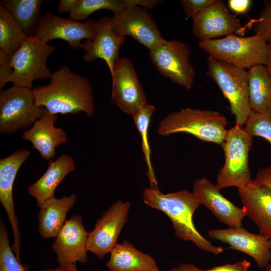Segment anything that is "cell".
Returning <instances> with one entry per match:
<instances>
[{
  "label": "cell",
  "instance_id": "obj_34",
  "mask_svg": "<svg viewBox=\"0 0 271 271\" xmlns=\"http://www.w3.org/2000/svg\"><path fill=\"white\" fill-rule=\"evenodd\" d=\"M250 265V261L243 259L234 263L216 266L206 270L201 269V271H248Z\"/></svg>",
  "mask_w": 271,
  "mask_h": 271
},
{
  "label": "cell",
  "instance_id": "obj_36",
  "mask_svg": "<svg viewBox=\"0 0 271 271\" xmlns=\"http://www.w3.org/2000/svg\"><path fill=\"white\" fill-rule=\"evenodd\" d=\"M251 4L250 0H229V8L236 14H244L248 10Z\"/></svg>",
  "mask_w": 271,
  "mask_h": 271
},
{
  "label": "cell",
  "instance_id": "obj_16",
  "mask_svg": "<svg viewBox=\"0 0 271 271\" xmlns=\"http://www.w3.org/2000/svg\"><path fill=\"white\" fill-rule=\"evenodd\" d=\"M30 155V151L21 149L0 160V202L6 211L13 230L14 241L12 249L20 261L21 235L15 211L13 186L18 171Z\"/></svg>",
  "mask_w": 271,
  "mask_h": 271
},
{
  "label": "cell",
  "instance_id": "obj_5",
  "mask_svg": "<svg viewBox=\"0 0 271 271\" xmlns=\"http://www.w3.org/2000/svg\"><path fill=\"white\" fill-rule=\"evenodd\" d=\"M206 75L218 85L230 104L235 125L243 127L251 111L248 70L209 56Z\"/></svg>",
  "mask_w": 271,
  "mask_h": 271
},
{
  "label": "cell",
  "instance_id": "obj_12",
  "mask_svg": "<svg viewBox=\"0 0 271 271\" xmlns=\"http://www.w3.org/2000/svg\"><path fill=\"white\" fill-rule=\"evenodd\" d=\"M111 76V99L122 111L132 116L147 101L131 61L119 58Z\"/></svg>",
  "mask_w": 271,
  "mask_h": 271
},
{
  "label": "cell",
  "instance_id": "obj_27",
  "mask_svg": "<svg viewBox=\"0 0 271 271\" xmlns=\"http://www.w3.org/2000/svg\"><path fill=\"white\" fill-rule=\"evenodd\" d=\"M142 0H73L69 18L75 21L86 20L93 13L108 10L115 14L130 6L141 7Z\"/></svg>",
  "mask_w": 271,
  "mask_h": 271
},
{
  "label": "cell",
  "instance_id": "obj_28",
  "mask_svg": "<svg viewBox=\"0 0 271 271\" xmlns=\"http://www.w3.org/2000/svg\"><path fill=\"white\" fill-rule=\"evenodd\" d=\"M27 37L14 17L0 5V48L11 56Z\"/></svg>",
  "mask_w": 271,
  "mask_h": 271
},
{
  "label": "cell",
  "instance_id": "obj_40",
  "mask_svg": "<svg viewBox=\"0 0 271 271\" xmlns=\"http://www.w3.org/2000/svg\"><path fill=\"white\" fill-rule=\"evenodd\" d=\"M268 46V54H267V62L265 65V66L267 68V70L271 76V40H269L267 42Z\"/></svg>",
  "mask_w": 271,
  "mask_h": 271
},
{
  "label": "cell",
  "instance_id": "obj_1",
  "mask_svg": "<svg viewBox=\"0 0 271 271\" xmlns=\"http://www.w3.org/2000/svg\"><path fill=\"white\" fill-rule=\"evenodd\" d=\"M37 105L53 114H77L87 117L95 112L92 87L89 80L72 72L67 65L52 74L50 83L33 89Z\"/></svg>",
  "mask_w": 271,
  "mask_h": 271
},
{
  "label": "cell",
  "instance_id": "obj_26",
  "mask_svg": "<svg viewBox=\"0 0 271 271\" xmlns=\"http://www.w3.org/2000/svg\"><path fill=\"white\" fill-rule=\"evenodd\" d=\"M43 0H3L1 5L10 12L28 37H35Z\"/></svg>",
  "mask_w": 271,
  "mask_h": 271
},
{
  "label": "cell",
  "instance_id": "obj_18",
  "mask_svg": "<svg viewBox=\"0 0 271 271\" xmlns=\"http://www.w3.org/2000/svg\"><path fill=\"white\" fill-rule=\"evenodd\" d=\"M192 189L200 204L210 210L218 221L230 228L242 226V220L246 216L244 209L224 197L208 178L203 177L195 180Z\"/></svg>",
  "mask_w": 271,
  "mask_h": 271
},
{
  "label": "cell",
  "instance_id": "obj_37",
  "mask_svg": "<svg viewBox=\"0 0 271 271\" xmlns=\"http://www.w3.org/2000/svg\"><path fill=\"white\" fill-rule=\"evenodd\" d=\"M169 271H201V269L193 264L182 263L172 267Z\"/></svg>",
  "mask_w": 271,
  "mask_h": 271
},
{
  "label": "cell",
  "instance_id": "obj_8",
  "mask_svg": "<svg viewBox=\"0 0 271 271\" xmlns=\"http://www.w3.org/2000/svg\"><path fill=\"white\" fill-rule=\"evenodd\" d=\"M44 109L37 105L32 88L13 85L1 89V133L9 135L30 127L42 116Z\"/></svg>",
  "mask_w": 271,
  "mask_h": 271
},
{
  "label": "cell",
  "instance_id": "obj_15",
  "mask_svg": "<svg viewBox=\"0 0 271 271\" xmlns=\"http://www.w3.org/2000/svg\"><path fill=\"white\" fill-rule=\"evenodd\" d=\"M207 235L211 238L228 244V248L249 255L260 268L265 267L271 260V238L260 233H251L241 226L211 229Z\"/></svg>",
  "mask_w": 271,
  "mask_h": 271
},
{
  "label": "cell",
  "instance_id": "obj_25",
  "mask_svg": "<svg viewBox=\"0 0 271 271\" xmlns=\"http://www.w3.org/2000/svg\"><path fill=\"white\" fill-rule=\"evenodd\" d=\"M249 101L251 110L271 118V76L265 65L248 70Z\"/></svg>",
  "mask_w": 271,
  "mask_h": 271
},
{
  "label": "cell",
  "instance_id": "obj_11",
  "mask_svg": "<svg viewBox=\"0 0 271 271\" xmlns=\"http://www.w3.org/2000/svg\"><path fill=\"white\" fill-rule=\"evenodd\" d=\"M96 35V21L92 19L80 23L48 12L41 17L35 37L46 43L55 39L64 40L73 50L78 51L82 40L92 41Z\"/></svg>",
  "mask_w": 271,
  "mask_h": 271
},
{
  "label": "cell",
  "instance_id": "obj_31",
  "mask_svg": "<svg viewBox=\"0 0 271 271\" xmlns=\"http://www.w3.org/2000/svg\"><path fill=\"white\" fill-rule=\"evenodd\" d=\"M244 127L252 137L262 138L271 145V118L269 116L251 110Z\"/></svg>",
  "mask_w": 271,
  "mask_h": 271
},
{
  "label": "cell",
  "instance_id": "obj_33",
  "mask_svg": "<svg viewBox=\"0 0 271 271\" xmlns=\"http://www.w3.org/2000/svg\"><path fill=\"white\" fill-rule=\"evenodd\" d=\"M215 0H181L180 4L183 12L188 18L193 19Z\"/></svg>",
  "mask_w": 271,
  "mask_h": 271
},
{
  "label": "cell",
  "instance_id": "obj_39",
  "mask_svg": "<svg viewBox=\"0 0 271 271\" xmlns=\"http://www.w3.org/2000/svg\"><path fill=\"white\" fill-rule=\"evenodd\" d=\"M39 271H79L75 263L59 265L55 268H43Z\"/></svg>",
  "mask_w": 271,
  "mask_h": 271
},
{
  "label": "cell",
  "instance_id": "obj_32",
  "mask_svg": "<svg viewBox=\"0 0 271 271\" xmlns=\"http://www.w3.org/2000/svg\"><path fill=\"white\" fill-rule=\"evenodd\" d=\"M259 17L253 22V30L268 42L271 40V0L263 1Z\"/></svg>",
  "mask_w": 271,
  "mask_h": 271
},
{
  "label": "cell",
  "instance_id": "obj_10",
  "mask_svg": "<svg viewBox=\"0 0 271 271\" xmlns=\"http://www.w3.org/2000/svg\"><path fill=\"white\" fill-rule=\"evenodd\" d=\"M129 201L118 200L113 203L96 221L88 232L86 248L98 258H103L118 244L117 239L127 221Z\"/></svg>",
  "mask_w": 271,
  "mask_h": 271
},
{
  "label": "cell",
  "instance_id": "obj_21",
  "mask_svg": "<svg viewBox=\"0 0 271 271\" xmlns=\"http://www.w3.org/2000/svg\"><path fill=\"white\" fill-rule=\"evenodd\" d=\"M58 117L45 108L42 116L22 136L23 139L32 143L33 148L39 151L44 160L54 158L56 148L68 141L66 132L54 125Z\"/></svg>",
  "mask_w": 271,
  "mask_h": 271
},
{
  "label": "cell",
  "instance_id": "obj_9",
  "mask_svg": "<svg viewBox=\"0 0 271 271\" xmlns=\"http://www.w3.org/2000/svg\"><path fill=\"white\" fill-rule=\"evenodd\" d=\"M149 50L150 60L160 75L191 89L196 72L190 60V49L185 42L163 38Z\"/></svg>",
  "mask_w": 271,
  "mask_h": 271
},
{
  "label": "cell",
  "instance_id": "obj_19",
  "mask_svg": "<svg viewBox=\"0 0 271 271\" xmlns=\"http://www.w3.org/2000/svg\"><path fill=\"white\" fill-rule=\"evenodd\" d=\"M112 17L104 16L96 21V35L94 39L82 43L83 60L91 62L97 59L104 60L111 76L115 62L119 58V51L125 41V37L115 34L112 30Z\"/></svg>",
  "mask_w": 271,
  "mask_h": 271
},
{
  "label": "cell",
  "instance_id": "obj_35",
  "mask_svg": "<svg viewBox=\"0 0 271 271\" xmlns=\"http://www.w3.org/2000/svg\"><path fill=\"white\" fill-rule=\"evenodd\" d=\"M254 180L266 186L271 191V165L259 169L256 173Z\"/></svg>",
  "mask_w": 271,
  "mask_h": 271
},
{
  "label": "cell",
  "instance_id": "obj_13",
  "mask_svg": "<svg viewBox=\"0 0 271 271\" xmlns=\"http://www.w3.org/2000/svg\"><path fill=\"white\" fill-rule=\"evenodd\" d=\"M112 28L117 35L130 36L149 50L163 39L150 13L138 6L114 14Z\"/></svg>",
  "mask_w": 271,
  "mask_h": 271
},
{
  "label": "cell",
  "instance_id": "obj_4",
  "mask_svg": "<svg viewBox=\"0 0 271 271\" xmlns=\"http://www.w3.org/2000/svg\"><path fill=\"white\" fill-rule=\"evenodd\" d=\"M227 123L225 116L217 111L185 108L161 120L157 132L163 136L187 133L199 140L222 145L228 132Z\"/></svg>",
  "mask_w": 271,
  "mask_h": 271
},
{
  "label": "cell",
  "instance_id": "obj_22",
  "mask_svg": "<svg viewBox=\"0 0 271 271\" xmlns=\"http://www.w3.org/2000/svg\"><path fill=\"white\" fill-rule=\"evenodd\" d=\"M75 169V161L68 155H61L55 160L49 161L44 174L28 188L29 194L35 199L39 208L46 200L54 196L58 186Z\"/></svg>",
  "mask_w": 271,
  "mask_h": 271
},
{
  "label": "cell",
  "instance_id": "obj_38",
  "mask_svg": "<svg viewBox=\"0 0 271 271\" xmlns=\"http://www.w3.org/2000/svg\"><path fill=\"white\" fill-rule=\"evenodd\" d=\"M73 0H60L57 7L59 14L69 13L71 8Z\"/></svg>",
  "mask_w": 271,
  "mask_h": 271
},
{
  "label": "cell",
  "instance_id": "obj_6",
  "mask_svg": "<svg viewBox=\"0 0 271 271\" xmlns=\"http://www.w3.org/2000/svg\"><path fill=\"white\" fill-rule=\"evenodd\" d=\"M198 46L210 56L248 70L267 62V42L257 34L245 37L231 34L200 41Z\"/></svg>",
  "mask_w": 271,
  "mask_h": 271
},
{
  "label": "cell",
  "instance_id": "obj_20",
  "mask_svg": "<svg viewBox=\"0 0 271 271\" xmlns=\"http://www.w3.org/2000/svg\"><path fill=\"white\" fill-rule=\"evenodd\" d=\"M238 194L246 216L256 225L259 233L271 238V191L251 180Z\"/></svg>",
  "mask_w": 271,
  "mask_h": 271
},
{
  "label": "cell",
  "instance_id": "obj_23",
  "mask_svg": "<svg viewBox=\"0 0 271 271\" xmlns=\"http://www.w3.org/2000/svg\"><path fill=\"white\" fill-rule=\"evenodd\" d=\"M76 201V194H72L61 198L54 196L43 203L38 214V232L42 238L56 237L67 220L68 211Z\"/></svg>",
  "mask_w": 271,
  "mask_h": 271
},
{
  "label": "cell",
  "instance_id": "obj_14",
  "mask_svg": "<svg viewBox=\"0 0 271 271\" xmlns=\"http://www.w3.org/2000/svg\"><path fill=\"white\" fill-rule=\"evenodd\" d=\"M192 20L193 33L200 41L241 33L244 30L239 19L221 0H215Z\"/></svg>",
  "mask_w": 271,
  "mask_h": 271
},
{
  "label": "cell",
  "instance_id": "obj_30",
  "mask_svg": "<svg viewBox=\"0 0 271 271\" xmlns=\"http://www.w3.org/2000/svg\"><path fill=\"white\" fill-rule=\"evenodd\" d=\"M8 230L2 220L0 222V271H27L12 251Z\"/></svg>",
  "mask_w": 271,
  "mask_h": 271
},
{
  "label": "cell",
  "instance_id": "obj_41",
  "mask_svg": "<svg viewBox=\"0 0 271 271\" xmlns=\"http://www.w3.org/2000/svg\"><path fill=\"white\" fill-rule=\"evenodd\" d=\"M262 271H271V264L269 263Z\"/></svg>",
  "mask_w": 271,
  "mask_h": 271
},
{
  "label": "cell",
  "instance_id": "obj_7",
  "mask_svg": "<svg viewBox=\"0 0 271 271\" xmlns=\"http://www.w3.org/2000/svg\"><path fill=\"white\" fill-rule=\"evenodd\" d=\"M252 144V136L244 126L235 125L228 130L221 145L225 161L217 175L215 185L218 189L230 187L240 189L252 180L248 154Z\"/></svg>",
  "mask_w": 271,
  "mask_h": 271
},
{
  "label": "cell",
  "instance_id": "obj_3",
  "mask_svg": "<svg viewBox=\"0 0 271 271\" xmlns=\"http://www.w3.org/2000/svg\"><path fill=\"white\" fill-rule=\"evenodd\" d=\"M55 50L36 37H27L11 56L0 49L1 89L8 82L32 88L34 80L51 79L53 73L47 61Z\"/></svg>",
  "mask_w": 271,
  "mask_h": 271
},
{
  "label": "cell",
  "instance_id": "obj_24",
  "mask_svg": "<svg viewBox=\"0 0 271 271\" xmlns=\"http://www.w3.org/2000/svg\"><path fill=\"white\" fill-rule=\"evenodd\" d=\"M110 253L106 263L108 271H161L151 255L138 249L127 240L118 243Z\"/></svg>",
  "mask_w": 271,
  "mask_h": 271
},
{
  "label": "cell",
  "instance_id": "obj_2",
  "mask_svg": "<svg viewBox=\"0 0 271 271\" xmlns=\"http://www.w3.org/2000/svg\"><path fill=\"white\" fill-rule=\"evenodd\" d=\"M142 196L146 205L168 216L177 237L191 241L199 249L214 254L224 251L223 246L214 245L195 227L193 216L201 204L193 192L182 190L164 194L158 188L150 187L143 190Z\"/></svg>",
  "mask_w": 271,
  "mask_h": 271
},
{
  "label": "cell",
  "instance_id": "obj_29",
  "mask_svg": "<svg viewBox=\"0 0 271 271\" xmlns=\"http://www.w3.org/2000/svg\"><path fill=\"white\" fill-rule=\"evenodd\" d=\"M155 107L146 104L140 108L132 116L134 124L142 138V151L147 165V176L151 187L158 188V182L151 162V150L148 141V131L151 117L155 112Z\"/></svg>",
  "mask_w": 271,
  "mask_h": 271
},
{
  "label": "cell",
  "instance_id": "obj_17",
  "mask_svg": "<svg viewBox=\"0 0 271 271\" xmlns=\"http://www.w3.org/2000/svg\"><path fill=\"white\" fill-rule=\"evenodd\" d=\"M88 235L81 215H75L66 220L52 245L59 265L87 262Z\"/></svg>",
  "mask_w": 271,
  "mask_h": 271
}]
</instances>
